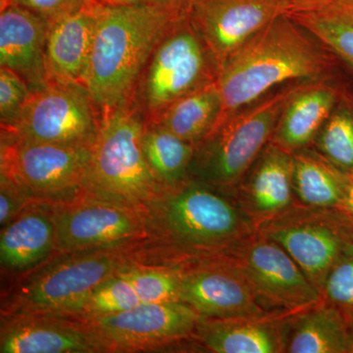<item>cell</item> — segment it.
Instances as JSON below:
<instances>
[{
    "instance_id": "obj_18",
    "label": "cell",
    "mask_w": 353,
    "mask_h": 353,
    "mask_svg": "<svg viewBox=\"0 0 353 353\" xmlns=\"http://www.w3.org/2000/svg\"><path fill=\"white\" fill-rule=\"evenodd\" d=\"M50 22L19 4L0 8V67L24 79L32 92L48 85L46 44Z\"/></svg>"
},
{
    "instance_id": "obj_28",
    "label": "cell",
    "mask_w": 353,
    "mask_h": 353,
    "mask_svg": "<svg viewBox=\"0 0 353 353\" xmlns=\"http://www.w3.org/2000/svg\"><path fill=\"white\" fill-rule=\"evenodd\" d=\"M313 143L339 170L353 176V92L347 88Z\"/></svg>"
},
{
    "instance_id": "obj_7",
    "label": "cell",
    "mask_w": 353,
    "mask_h": 353,
    "mask_svg": "<svg viewBox=\"0 0 353 353\" xmlns=\"http://www.w3.org/2000/svg\"><path fill=\"white\" fill-rule=\"evenodd\" d=\"M257 232L282 246L320 292L334 265L353 252V215L343 209L294 202Z\"/></svg>"
},
{
    "instance_id": "obj_35",
    "label": "cell",
    "mask_w": 353,
    "mask_h": 353,
    "mask_svg": "<svg viewBox=\"0 0 353 353\" xmlns=\"http://www.w3.org/2000/svg\"><path fill=\"white\" fill-rule=\"evenodd\" d=\"M97 1L103 6H130L150 3V0H97Z\"/></svg>"
},
{
    "instance_id": "obj_25",
    "label": "cell",
    "mask_w": 353,
    "mask_h": 353,
    "mask_svg": "<svg viewBox=\"0 0 353 353\" xmlns=\"http://www.w3.org/2000/svg\"><path fill=\"white\" fill-rule=\"evenodd\" d=\"M289 15L353 76V6L338 0L303 2Z\"/></svg>"
},
{
    "instance_id": "obj_34",
    "label": "cell",
    "mask_w": 353,
    "mask_h": 353,
    "mask_svg": "<svg viewBox=\"0 0 353 353\" xmlns=\"http://www.w3.org/2000/svg\"><path fill=\"white\" fill-rule=\"evenodd\" d=\"M0 179V225L4 227L17 217L28 196L9 176L1 174Z\"/></svg>"
},
{
    "instance_id": "obj_23",
    "label": "cell",
    "mask_w": 353,
    "mask_h": 353,
    "mask_svg": "<svg viewBox=\"0 0 353 353\" xmlns=\"http://www.w3.org/2000/svg\"><path fill=\"white\" fill-rule=\"evenodd\" d=\"M57 246L54 217L43 211H26L4 226L0 261L9 270H24L46 259Z\"/></svg>"
},
{
    "instance_id": "obj_29",
    "label": "cell",
    "mask_w": 353,
    "mask_h": 353,
    "mask_svg": "<svg viewBox=\"0 0 353 353\" xmlns=\"http://www.w3.org/2000/svg\"><path fill=\"white\" fill-rule=\"evenodd\" d=\"M139 303L134 287L119 270L90 292L76 315L94 319L129 310Z\"/></svg>"
},
{
    "instance_id": "obj_19",
    "label": "cell",
    "mask_w": 353,
    "mask_h": 353,
    "mask_svg": "<svg viewBox=\"0 0 353 353\" xmlns=\"http://www.w3.org/2000/svg\"><path fill=\"white\" fill-rule=\"evenodd\" d=\"M99 2L78 12L51 21L46 44L48 85L53 83L85 85L95 29Z\"/></svg>"
},
{
    "instance_id": "obj_15",
    "label": "cell",
    "mask_w": 353,
    "mask_h": 353,
    "mask_svg": "<svg viewBox=\"0 0 353 353\" xmlns=\"http://www.w3.org/2000/svg\"><path fill=\"white\" fill-rule=\"evenodd\" d=\"M292 153L269 143L233 196L256 227L287 210L294 201Z\"/></svg>"
},
{
    "instance_id": "obj_16",
    "label": "cell",
    "mask_w": 353,
    "mask_h": 353,
    "mask_svg": "<svg viewBox=\"0 0 353 353\" xmlns=\"http://www.w3.org/2000/svg\"><path fill=\"white\" fill-rule=\"evenodd\" d=\"M57 246L78 252L130 240L141 230L130 208L115 202H92L54 216Z\"/></svg>"
},
{
    "instance_id": "obj_9",
    "label": "cell",
    "mask_w": 353,
    "mask_h": 353,
    "mask_svg": "<svg viewBox=\"0 0 353 353\" xmlns=\"http://www.w3.org/2000/svg\"><path fill=\"white\" fill-rule=\"evenodd\" d=\"M223 255L271 312L294 314L322 301L320 290L289 253L257 231Z\"/></svg>"
},
{
    "instance_id": "obj_32",
    "label": "cell",
    "mask_w": 353,
    "mask_h": 353,
    "mask_svg": "<svg viewBox=\"0 0 353 353\" xmlns=\"http://www.w3.org/2000/svg\"><path fill=\"white\" fill-rule=\"evenodd\" d=\"M321 294L323 301L341 309L345 315L353 314V252L334 265Z\"/></svg>"
},
{
    "instance_id": "obj_22",
    "label": "cell",
    "mask_w": 353,
    "mask_h": 353,
    "mask_svg": "<svg viewBox=\"0 0 353 353\" xmlns=\"http://www.w3.org/2000/svg\"><path fill=\"white\" fill-rule=\"evenodd\" d=\"M350 347L347 316L323 299L285 320V352L350 353Z\"/></svg>"
},
{
    "instance_id": "obj_36",
    "label": "cell",
    "mask_w": 353,
    "mask_h": 353,
    "mask_svg": "<svg viewBox=\"0 0 353 353\" xmlns=\"http://www.w3.org/2000/svg\"><path fill=\"white\" fill-rule=\"evenodd\" d=\"M343 209L347 211L350 214L353 215V176H350V183H348L347 197H345V203Z\"/></svg>"
},
{
    "instance_id": "obj_13",
    "label": "cell",
    "mask_w": 353,
    "mask_h": 353,
    "mask_svg": "<svg viewBox=\"0 0 353 353\" xmlns=\"http://www.w3.org/2000/svg\"><path fill=\"white\" fill-rule=\"evenodd\" d=\"M181 271V299L201 317L246 319L285 315L265 307L246 279L224 255L202 259L201 264Z\"/></svg>"
},
{
    "instance_id": "obj_40",
    "label": "cell",
    "mask_w": 353,
    "mask_h": 353,
    "mask_svg": "<svg viewBox=\"0 0 353 353\" xmlns=\"http://www.w3.org/2000/svg\"><path fill=\"white\" fill-rule=\"evenodd\" d=\"M338 1L343 2V3L350 4V6H353V0H338Z\"/></svg>"
},
{
    "instance_id": "obj_41",
    "label": "cell",
    "mask_w": 353,
    "mask_h": 353,
    "mask_svg": "<svg viewBox=\"0 0 353 353\" xmlns=\"http://www.w3.org/2000/svg\"><path fill=\"white\" fill-rule=\"evenodd\" d=\"M296 1H299V2H311V1H317V0H296Z\"/></svg>"
},
{
    "instance_id": "obj_31",
    "label": "cell",
    "mask_w": 353,
    "mask_h": 353,
    "mask_svg": "<svg viewBox=\"0 0 353 353\" xmlns=\"http://www.w3.org/2000/svg\"><path fill=\"white\" fill-rule=\"evenodd\" d=\"M32 94L24 79L6 67H0V123L13 125L20 117Z\"/></svg>"
},
{
    "instance_id": "obj_11",
    "label": "cell",
    "mask_w": 353,
    "mask_h": 353,
    "mask_svg": "<svg viewBox=\"0 0 353 353\" xmlns=\"http://www.w3.org/2000/svg\"><path fill=\"white\" fill-rule=\"evenodd\" d=\"M108 253L75 257L44 269L16 294L19 313L75 316L90 292L120 270Z\"/></svg>"
},
{
    "instance_id": "obj_26",
    "label": "cell",
    "mask_w": 353,
    "mask_h": 353,
    "mask_svg": "<svg viewBox=\"0 0 353 353\" xmlns=\"http://www.w3.org/2000/svg\"><path fill=\"white\" fill-rule=\"evenodd\" d=\"M221 116L222 99L214 82L178 99L152 122L196 148L214 131Z\"/></svg>"
},
{
    "instance_id": "obj_1",
    "label": "cell",
    "mask_w": 353,
    "mask_h": 353,
    "mask_svg": "<svg viewBox=\"0 0 353 353\" xmlns=\"http://www.w3.org/2000/svg\"><path fill=\"white\" fill-rule=\"evenodd\" d=\"M331 57L289 14L272 21L219 67L216 80L222 99L219 124L278 85L324 76L336 60Z\"/></svg>"
},
{
    "instance_id": "obj_5",
    "label": "cell",
    "mask_w": 353,
    "mask_h": 353,
    "mask_svg": "<svg viewBox=\"0 0 353 353\" xmlns=\"http://www.w3.org/2000/svg\"><path fill=\"white\" fill-rule=\"evenodd\" d=\"M143 117L129 105L101 110L85 188L127 208L158 196L164 188L143 154Z\"/></svg>"
},
{
    "instance_id": "obj_30",
    "label": "cell",
    "mask_w": 353,
    "mask_h": 353,
    "mask_svg": "<svg viewBox=\"0 0 353 353\" xmlns=\"http://www.w3.org/2000/svg\"><path fill=\"white\" fill-rule=\"evenodd\" d=\"M141 303H167L182 301V271L176 268L122 269Z\"/></svg>"
},
{
    "instance_id": "obj_33",
    "label": "cell",
    "mask_w": 353,
    "mask_h": 353,
    "mask_svg": "<svg viewBox=\"0 0 353 353\" xmlns=\"http://www.w3.org/2000/svg\"><path fill=\"white\" fill-rule=\"evenodd\" d=\"M97 0H17L14 4L27 7L48 22L82 10Z\"/></svg>"
},
{
    "instance_id": "obj_4",
    "label": "cell",
    "mask_w": 353,
    "mask_h": 353,
    "mask_svg": "<svg viewBox=\"0 0 353 353\" xmlns=\"http://www.w3.org/2000/svg\"><path fill=\"white\" fill-rule=\"evenodd\" d=\"M304 85L305 83L288 85L222 121L196 146L190 167V178L233 194L265 146L270 143L288 101Z\"/></svg>"
},
{
    "instance_id": "obj_24",
    "label": "cell",
    "mask_w": 353,
    "mask_h": 353,
    "mask_svg": "<svg viewBox=\"0 0 353 353\" xmlns=\"http://www.w3.org/2000/svg\"><path fill=\"white\" fill-rule=\"evenodd\" d=\"M294 201L304 206L343 209L350 176L308 148L292 152Z\"/></svg>"
},
{
    "instance_id": "obj_6",
    "label": "cell",
    "mask_w": 353,
    "mask_h": 353,
    "mask_svg": "<svg viewBox=\"0 0 353 353\" xmlns=\"http://www.w3.org/2000/svg\"><path fill=\"white\" fill-rule=\"evenodd\" d=\"M218 65L185 12L158 41L139 76L129 106L145 122L185 95L216 82Z\"/></svg>"
},
{
    "instance_id": "obj_12",
    "label": "cell",
    "mask_w": 353,
    "mask_h": 353,
    "mask_svg": "<svg viewBox=\"0 0 353 353\" xmlns=\"http://www.w3.org/2000/svg\"><path fill=\"white\" fill-rule=\"evenodd\" d=\"M299 3L296 0H190L187 16L218 70L260 30Z\"/></svg>"
},
{
    "instance_id": "obj_21",
    "label": "cell",
    "mask_w": 353,
    "mask_h": 353,
    "mask_svg": "<svg viewBox=\"0 0 353 353\" xmlns=\"http://www.w3.org/2000/svg\"><path fill=\"white\" fill-rule=\"evenodd\" d=\"M347 88L329 83H305L285 104L271 143L292 153L308 148Z\"/></svg>"
},
{
    "instance_id": "obj_27",
    "label": "cell",
    "mask_w": 353,
    "mask_h": 353,
    "mask_svg": "<svg viewBox=\"0 0 353 353\" xmlns=\"http://www.w3.org/2000/svg\"><path fill=\"white\" fill-rule=\"evenodd\" d=\"M141 148L150 170L162 187H173L189 178L196 153V146L192 143L160 125L145 122Z\"/></svg>"
},
{
    "instance_id": "obj_37",
    "label": "cell",
    "mask_w": 353,
    "mask_h": 353,
    "mask_svg": "<svg viewBox=\"0 0 353 353\" xmlns=\"http://www.w3.org/2000/svg\"><path fill=\"white\" fill-rule=\"evenodd\" d=\"M190 0H150V4H157V6H172V7H185L189 4Z\"/></svg>"
},
{
    "instance_id": "obj_20",
    "label": "cell",
    "mask_w": 353,
    "mask_h": 353,
    "mask_svg": "<svg viewBox=\"0 0 353 353\" xmlns=\"http://www.w3.org/2000/svg\"><path fill=\"white\" fill-rule=\"evenodd\" d=\"M288 316L246 319L201 317L194 336L211 352L283 353Z\"/></svg>"
},
{
    "instance_id": "obj_3",
    "label": "cell",
    "mask_w": 353,
    "mask_h": 353,
    "mask_svg": "<svg viewBox=\"0 0 353 353\" xmlns=\"http://www.w3.org/2000/svg\"><path fill=\"white\" fill-rule=\"evenodd\" d=\"M158 194V222L167 241L189 257L220 256L257 231L232 194L192 178Z\"/></svg>"
},
{
    "instance_id": "obj_10",
    "label": "cell",
    "mask_w": 353,
    "mask_h": 353,
    "mask_svg": "<svg viewBox=\"0 0 353 353\" xmlns=\"http://www.w3.org/2000/svg\"><path fill=\"white\" fill-rule=\"evenodd\" d=\"M92 146L1 138V174L28 196H57L85 188Z\"/></svg>"
},
{
    "instance_id": "obj_14",
    "label": "cell",
    "mask_w": 353,
    "mask_h": 353,
    "mask_svg": "<svg viewBox=\"0 0 353 353\" xmlns=\"http://www.w3.org/2000/svg\"><path fill=\"white\" fill-rule=\"evenodd\" d=\"M201 316L183 301L139 303L116 314L88 320L106 347L139 350L194 336Z\"/></svg>"
},
{
    "instance_id": "obj_39",
    "label": "cell",
    "mask_w": 353,
    "mask_h": 353,
    "mask_svg": "<svg viewBox=\"0 0 353 353\" xmlns=\"http://www.w3.org/2000/svg\"><path fill=\"white\" fill-rule=\"evenodd\" d=\"M17 0H0V8L14 4Z\"/></svg>"
},
{
    "instance_id": "obj_17",
    "label": "cell",
    "mask_w": 353,
    "mask_h": 353,
    "mask_svg": "<svg viewBox=\"0 0 353 353\" xmlns=\"http://www.w3.org/2000/svg\"><path fill=\"white\" fill-rule=\"evenodd\" d=\"M55 315L19 313L2 324L1 353H92L108 350L90 327L76 326Z\"/></svg>"
},
{
    "instance_id": "obj_8",
    "label": "cell",
    "mask_w": 353,
    "mask_h": 353,
    "mask_svg": "<svg viewBox=\"0 0 353 353\" xmlns=\"http://www.w3.org/2000/svg\"><path fill=\"white\" fill-rule=\"evenodd\" d=\"M101 109L82 83H53L32 92L13 125L1 128V138L58 145H94Z\"/></svg>"
},
{
    "instance_id": "obj_38",
    "label": "cell",
    "mask_w": 353,
    "mask_h": 353,
    "mask_svg": "<svg viewBox=\"0 0 353 353\" xmlns=\"http://www.w3.org/2000/svg\"><path fill=\"white\" fill-rule=\"evenodd\" d=\"M348 320V325H350V353H353V314L345 315Z\"/></svg>"
},
{
    "instance_id": "obj_2",
    "label": "cell",
    "mask_w": 353,
    "mask_h": 353,
    "mask_svg": "<svg viewBox=\"0 0 353 353\" xmlns=\"http://www.w3.org/2000/svg\"><path fill=\"white\" fill-rule=\"evenodd\" d=\"M187 6H110L99 2L85 85L101 110L129 105L153 50Z\"/></svg>"
}]
</instances>
